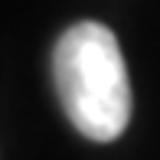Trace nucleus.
<instances>
[{
	"mask_svg": "<svg viewBox=\"0 0 160 160\" xmlns=\"http://www.w3.org/2000/svg\"><path fill=\"white\" fill-rule=\"evenodd\" d=\"M52 78L65 118L88 141L108 144L131 121V82L114 33L101 23H75L52 52Z\"/></svg>",
	"mask_w": 160,
	"mask_h": 160,
	"instance_id": "1",
	"label": "nucleus"
}]
</instances>
